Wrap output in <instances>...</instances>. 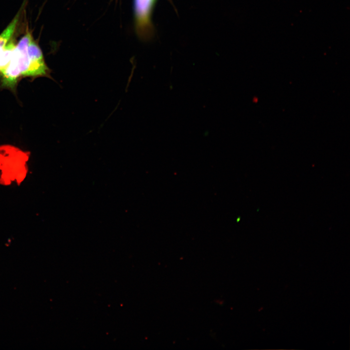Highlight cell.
Segmentation results:
<instances>
[{"label": "cell", "instance_id": "6da1fadb", "mask_svg": "<svg viewBox=\"0 0 350 350\" xmlns=\"http://www.w3.org/2000/svg\"><path fill=\"white\" fill-rule=\"evenodd\" d=\"M28 152L10 145L0 146V185H20L26 178L29 167Z\"/></svg>", "mask_w": 350, "mask_h": 350}, {"label": "cell", "instance_id": "5b68a950", "mask_svg": "<svg viewBox=\"0 0 350 350\" xmlns=\"http://www.w3.org/2000/svg\"><path fill=\"white\" fill-rule=\"evenodd\" d=\"M16 45L11 40L2 48L0 52V73L7 67L11 61Z\"/></svg>", "mask_w": 350, "mask_h": 350}, {"label": "cell", "instance_id": "3957f363", "mask_svg": "<svg viewBox=\"0 0 350 350\" xmlns=\"http://www.w3.org/2000/svg\"><path fill=\"white\" fill-rule=\"evenodd\" d=\"M32 38L31 33L27 32L25 35L21 38L18 43L16 45L15 48L17 55L18 66L21 76H27L29 65L28 47Z\"/></svg>", "mask_w": 350, "mask_h": 350}, {"label": "cell", "instance_id": "277c9868", "mask_svg": "<svg viewBox=\"0 0 350 350\" xmlns=\"http://www.w3.org/2000/svg\"><path fill=\"white\" fill-rule=\"evenodd\" d=\"M155 0H135L137 23L143 30L149 27L150 16Z\"/></svg>", "mask_w": 350, "mask_h": 350}, {"label": "cell", "instance_id": "7a4b0ae2", "mask_svg": "<svg viewBox=\"0 0 350 350\" xmlns=\"http://www.w3.org/2000/svg\"><path fill=\"white\" fill-rule=\"evenodd\" d=\"M28 54L29 65L27 76L50 77V70L45 63L42 51L33 38L28 45Z\"/></svg>", "mask_w": 350, "mask_h": 350}]
</instances>
